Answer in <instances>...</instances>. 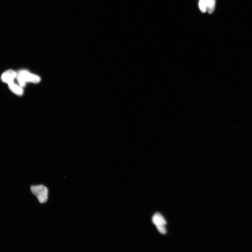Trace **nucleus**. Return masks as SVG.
Returning a JSON list of instances; mask_svg holds the SVG:
<instances>
[{
	"label": "nucleus",
	"mask_w": 252,
	"mask_h": 252,
	"mask_svg": "<svg viewBox=\"0 0 252 252\" xmlns=\"http://www.w3.org/2000/svg\"><path fill=\"white\" fill-rule=\"evenodd\" d=\"M21 87H24L27 82L38 83L41 81L40 77L31 74L26 70H22L17 74L16 77Z\"/></svg>",
	"instance_id": "f257e3e1"
},
{
	"label": "nucleus",
	"mask_w": 252,
	"mask_h": 252,
	"mask_svg": "<svg viewBox=\"0 0 252 252\" xmlns=\"http://www.w3.org/2000/svg\"><path fill=\"white\" fill-rule=\"evenodd\" d=\"M32 193L36 196L39 202L43 204L47 201L48 190L47 188L43 185L31 186Z\"/></svg>",
	"instance_id": "f03ea898"
},
{
	"label": "nucleus",
	"mask_w": 252,
	"mask_h": 252,
	"mask_svg": "<svg viewBox=\"0 0 252 252\" xmlns=\"http://www.w3.org/2000/svg\"><path fill=\"white\" fill-rule=\"evenodd\" d=\"M152 220L154 224L156 225L160 233L164 235L167 233V230L165 227L167 222L161 214L156 213L153 216Z\"/></svg>",
	"instance_id": "7ed1b4c3"
},
{
	"label": "nucleus",
	"mask_w": 252,
	"mask_h": 252,
	"mask_svg": "<svg viewBox=\"0 0 252 252\" xmlns=\"http://www.w3.org/2000/svg\"><path fill=\"white\" fill-rule=\"evenodd\" d=\"M17 76V73L12 70H8L2 74L1 79L3 82L8 84L13 82Z\"/></svg>",
	"instance_id": "20e7f679"
},
{
	"label": "nucleus",
	"mask_w": 252,
	"mask_h": 252,
	"mask_svg": "<svg viewBox=\"0 0 252 252\" xmlns=\"http://www.w3.org/2000/svg\"><path fill=\"white\" fill-rule=\"evenodd\" d=\"M8 85L10 89L13 93L19 96L22 95L23 91L21 87L15 84L13 82L9 83Z\"/></svg>",
	"instance_id": "39448f33"
},
{
	"label": "nucleus",
	"mask_w": 252,
	"mask_h": 252,
	"mask_svg": "<svg viewBox=\"0 0 252 252\" xmlns=\"http://www.w3.org/2000/svg\"><path fill=\"white\" fill-rule=\"evenodd\" d=\"M216 0H209L207 5L206 11L209 14L212 13L215 8Z\"/></svg>",
	"instance_id": "423d86ee"
},
{
	"label": "nucleus",
	"mask_w": 252,
	"mask_h": 252,
	"mask_svg": "<svg viewBox=\"0 0 252 252\" xmlns=\"http://www.w3.org/2000/svg\"><path fill=\"white\" fill-rule=\"evenodd\" d=\"M209 0H200L199 7L200 10L203 13H205L206 11L207 5Z\"/></svg>",
	"instance_id": "0eeeda50"
}]
</instances>
